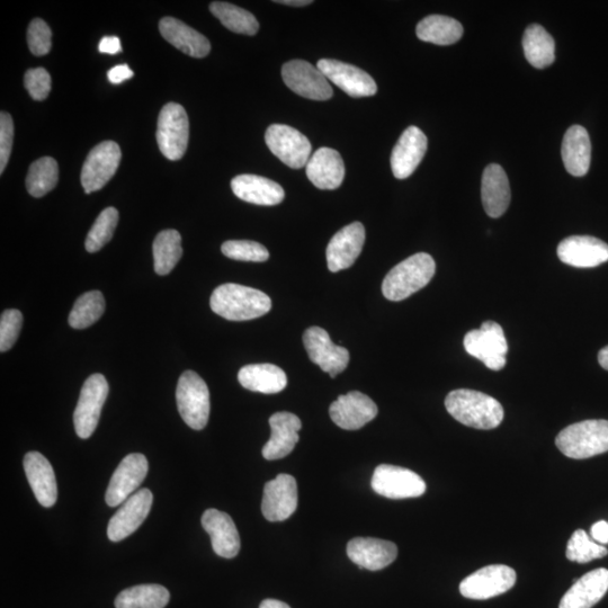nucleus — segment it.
<instances>
[{"instance_id":"1","label":"nucleus","mask_w":608,"mask_h":608,"mask_svg":"<svg viewBox=\"0 0 608 608\" xmlns=\"http://www.w3.org/2000/svg\"><path fill=\"white\" fill-rule=\"evenodd\" d=\"M446 410L459 423L476 429H494L502 424L505 413L495 398L475 390L459 389L447 395Z\"/></svg>"},{"instance_id":"2","label":"nucleus","mask_w":608,"mask_h":608,"mask_svg":"<svg viewBox=\"0 0 608 608\" xmlns=\"http://www.w3.org/2000/svg\"><path fill=\"white\" fill-rule=\"evenodd\" d=\"M210 306L222 318L247 321L268 314L272 309V300L262 291L227 283L213 291Z\"/></svg>"},{"instance_id":"3","label":"nucleus","mask_w":608,"mask_h":608,"mask_svg":"<svg viewBox=\"0 0 608 608\" xmlns=\"http://www.w3.org/2000/svg\"><path fill=\"white\" fill-rule=\"evenodd\" d=\"M436 264L431 255L418 253L401 262L386 276L382 284L384 297L402 301L425 288L435 275Z\"/></svg>"},{"instance_id":"4","label":"nucleus","mask_w":608,"mask_h":608,"mask_svg":"<svg viewBox=\"0 0 608 608\" xmlns=\"http://www.w3.org/2000/svg\"><path fill=\"white\" fill-rule=\"evenodd\" d=\"M556 445L570 459L584 460L608 452V420L593 419L570 425L559 433Z\"/></svg>"},{"instance_id":"5","label":"nucleus","mask_w":608,"mask_h":608,"mask_svg":"<svg viewBox=\"0 0 608 608\" xmlns=\"http://www.w3.org/2000/svg\"><path fill=\"white\" fill-rule=\"evenodd\" d=\"M178 411L195 431L207 426L210 417V391L207 383L194 371H186L178 380L176 390Z\"/></svg>"},{"instance_id":"6","label":"nucleus","mask_w":608,"mask_h":608,"mask_svg":"<svg viewBox=\"0 0 608 608\" xmlns=\"http://www.w3.org/2000/svg\"><path fill=\"white\" fill-rule=\"evenodd\" d=\"M190 122L184 107L168 103L159 114L157 142L162 154L169 160H180L189 146Z\"/></svg>"},{"instance_id":"7","label":"nucleus","mask_w":608,"mask_h":608,"mask_svg":"<svg viewBox=\"0 0 608 608\" xmlns=\"http://www.w3.org/2000/svg\"><path fill=\"white\" fill-rule=\"evenodd\" d=\"M464 348L490 370L505 368L508 345L502 326L495 321H486L480 329L471 330L464 337Z\"/></svg>"},{"instance_id":"8","label":"nucleus","mask_w":608,"mask_h":608,"mask_svg":"<svg viewBox=\"0 0 608 608\" xmlns=\"http://www.w3.org/2000/svg\"><path fill=\"white\" fill-rule=\"evenodd\" d=\"M109 390L102 374H93L84 383L74 414L76 433L83 440L94 434Z\"/></svg>"},{"instance_id":"9","label":"nucleus","mask_w":608,"mask_h":608,"mask_svg":"<svg viewBox=\"0 0 608 608\" xmlns=\"http://www.w3.org/2000/svg\"><path fill=\"white\" fill-rule=\"evenodd\" d=\"M266 145L283 164L293 169L307 166L312 147L303 133L285 124H273L265 134Z\"/></svg>"},{"instance_id":"10","label":"nucleus","mask_w":608,"mask_h":608,"mask_svg":"<svg viewBox=\"0 0 608 608\" xmlns=\"http://www.w3.org/2000/svg\"><path fill=\"white\" fill-rule=\"evenodd\" d=\"M282 78L292 92L312 101H328L333 88L321 71L308 61L292 60L282 68Z\"/></svg>"},{"instance_id":"11","label":"nucleus","mask_w":608,"mask_h":608,"mask_svg":"<svg viewBox=\"0 0 608 608\" xmlns=\"http://www.w3.org/2000/svg\"><path fill=\"white\" fill-rule=\"evenodd\" d=\"M118 143L104 141L89 152L82 171V185L87 194L97 192L112 180L121 163Z\"/></svg>"},{"instance_id":"12","label":"nucleus","mask_w":608,"mask_h":608,"mask_svg":"<svg viewBox=\"0 0 608 608\" xmlns=\"http://www.w3.org/2000/svg\"><path fill=\"white\" fill-rule=\"evenodd\" d=\"M516 571L505 565H493L481 568L464 579L460 593L469 599L485 601L508 592L516 584Z\"/></svg>"},{"instance_id":"13","label":"nucleus","mask_w":608,"mask_h":608,"mask_svg":"<svg viewBox=\"0 0 608 608\" xmlns=\"http://www.w3.org/2000/svg\"><path fill=\"white\" fill-rule=\"evenodd\" d=\"M371 484L375 493L390 499L417 498L426 491L425 481L416 472L390 464L375 469Z\"/></svg>"},{"instance_id":"14","label":"nucleus","mask_w":608,"mask_h":608,"mask_svg":"<svg viewBox=\"0 0 608 608\" xmlns=\"http://www.w3.org/2000/svg\"><path fill=\"white\" fill-rule=\"evenodd\" d=\"M303 344L311 362L328 373L330 378L335 379L336 375L345 371L350 363V352L342 346L335 345L323 328H308L303 335Z\"/></svg>"},{"instance_id":"15","label":"nucleus","mask_w":608,"mask_h":608,"mask_svg":"<svg viewBox=\"0 0 608 608\" xmlns=\"http://www.w3.org/2000/svg\"><path fill=\"white\" fill-rule=\"evenodd\" d=\"M148 470L149 464L145 455L133 453L125 456L107 487L106 504L110 507L122 505L146 479Z\"/></svg>"},{"instance_id":"16","label":"nucleus","mask_w":608,"mask_h":608,"mask_svg":"<svg viewBox=\"0 0 608 608\" xmlns=\"http://www.w3.org/2000/svg\"><path fill=\"white\" fill-rule=\"evenodd\" d=\"M154 502L149 489H141L125 500L107 526V536L112 542H120L136 532L145 522Z\"/></svg>"},{"instance_id":"17","label":"nucleus","mask_w":608,"mask_h":608,"mask_svg":"<svg viewBox=\"0 0 608 608\" xmlns=\"http://www.w3.org/2000/svg\"><path fill=\"white\" fill-rule=\"evenodd\" d=\"M378 406L360 391L339 396L329 408L330 418L346 431H357L378 416Z\"/></svg>"},{"instance_id":"18","label":"nucleus","mask_w":608,"mask_h":608,"mask_svg":"<svg viewBox=\"0 0 608 608\" xmlns=\"http://www.w3.org/2000/svg\"><path fill=\"white\" fill-rule=\"evenodd\" d=\"M298 507L297 481L290 475H279L264 487L262 512L267 521L288 520Z\"/></svg>"},{"instance_id":"19","label":"nucleus","mask_w":608,"mask_h":608,"mask_svg":"<svg viewBox=\"0 0 608 608\" xmlns=\"http://www.w3.org/2000/svg\"><path fill=\"white\" fill-rule=\"evenodd\" d=\"M317 68L337 87L352 97H369L377 94L378 86L364 70L333 59H321Z\"/></svg>"},{"instance_id":"20","label":"nucleus","mask_w":608,"mask_h":608,"mask_svg":"<svg viewBox=\"0 0 608 608\" xmlns=\"http://www.w3.org/2000/svg\"><path fill=\"white\" fill-rule=\"evenodd\" d=\"M365 243V228L361 222L339 230L327 247V263L330 272L347 270L362 253Z\"/></svg>"},{"instance_id":"21","label":"nucleus","mask_w":608,"mask_h":608,"mask_svg":"<svg viewBox=\"0 0 608 608\" xmlns=\"http://www.w3.org/2000/svg\"><path fill=\"white\" fill-rule=\"evenodd\" d=\"M428 141L424 132L417 127H409L401 134L397 145L392 150V173L398 180H406L413 175L423 162Z\"/></svg>"},{"instance_id":"22","label":"nucleus","mask_w":608,"mask_h":608,"mask_svg":"<svg viewBox=\"0 0 608 608\" xmlns=\"http://www.w3.org/2000/svg\"><path fill=\"white\" fill-rule=\"evenodd\" d=\"M562 263L578 268H592L608 262V245L590 236L563 239L557 249Z\"/></svg>"},{"instance_id":"23","label":"nucleus","mask_w":608,"mask_h":608,"mask_svg":"<svg viewBox=\"0 0 608 608\" xmlns=\"http://www.w3.org/2000/svg\"><path fill=\"white\" fill-rule=\"evenodd\" d=\"M202 526L210 535L213 551L221 558L232 559L240 551V536L232 518L218 509H208L202 516Z\"/></svg>"},{"instance_id":"24","label":"nucleus","mask_w":608,"mask_h":608,"mask_svg":"<svg viewBox=\"0 0 608 608\" xmlns=\"http://www.w3.org/2000/svg\"><path fill=\"white\" fill-rule=\"evenodd\" d=\"M347 556L361 569L378 571L397 559L395 543L373 538H355L347 544Z\"/></svg>"},{"instance_id":"25","label":"nucleus","mask_w":608,"mask_h":608,"mask_svg":"<svg viewBox=\"0 0 608 608\" xmlns=\"http://www.w3.org/2000/svg\"><path fill=\"white\" fill-rule=\"evenodd\" d=\"M271 438L263 447L266 460H280L288 456L299 442L301 420L291 413H276L270 418Z\"/></svg>"},{"instance_id":"26","label":"nucleus","mask_w":608,"mask_h":608,"mask_svg":"<svg viewBox=\"0 0 608 608\" xmlns=\"http://www.w3.org/2000/svg\"><path fill=\"white\" fill-rule=\"evenodd\" d=\"M24 470L38 502L47 508L55 505L58 498L57 480L46 456L29 452L24 456Z\"/></svg>"},{"instance_id":"27","label":"nucleus","mask_w":608,"mask_h":608,"mask_svg":"<svg viewBox=\"0 0 608 608\" xmlns=\"http://www.w3.org/2000/svg\"><path fill=\"white\" fill-rule=\"evenodd\" d=\"M306 173L309 181L318 189L336 190L344 181V160L338 151L320 148L309 159Z\"/></svg>"},{"instance_id":"28","label":"nucleus","mask_w":608,"mask_h":608,"mask_svg":"<svg viewBox=\"0 0 608 608\" xmlns=\"http://www.w3.org/2000/svg\"><path fill=\"white\" fill-rule=\"evenodd\" d=\"M608 590V570L599 568L575 580V584L563 595L559 608H592Z\"/></svg>"},{"instance_id":"29","label":"nucleus","mask_w":608,"mask_h":608,"mask_svg":"<svg viewBox=\"0 0 608 608\" xmlns=\"http://www.w3.org/2000/svg\"><path fill=\"white\" fill-rule=\"evenodd\" d=\"M481 198L489 217L500 218L511 204L512 192L508 177L496 164L486 167L481 183Z\"/></svg>"},{"instance_id":"30","label":"nucleus","mask_w":608,"mask_h":608,"mask_svg":"<svg viewBox=\"0 0 608 608\" xmlns=\"http://www.w3.org/2000/svg\"><path fill=\"white\" fill-rule=\"evenodd\" d=\"M231 189L240 200L265 207L280 204L285 198L280 184L257 175L236 176L231 182Z\"/></svg>"},{"instance_id":"31","label":"nucleus","mask_w":608,"mask_h":608,"mask_svg":"<svg viewBox=\"0 0 608 608\" xmlns=\"http://www.w3.org/2000/svg\"><path fill=\"white\" fill-rule=\"evenodd\" d=\"M163 38L192 58L207 57L211 51L210 41L198 31L174 17H165L159 23Z\"/></svg>"},{"instance_id":"32","label":"nucleus","mask_w":608,"mask_h":608,"mask_svg":"<svg viewBox=\"0 0 608 608\" xmlns=\"http://www.w3.org/2000/svg\"><path fill=\"white\" fill-rule=\"evenodd\" d=\"M561 155L569 174L583 177L588 173L592 160V142L585 128L572 125L563 138Z\"/></svg>"},{"instance_id":"33","label":"nucleus","mask_w":608,"mask_h":608,"mask_svg":"<svg viewBox=\"0 0 608 608\" xmlns=\"http://www.w3.org/2000/svg\"><path fill=\"white\" fill-rule=\"evenodd\" d=\"M238 380L245 389L274 395L288 386V377L279 366L273 364H250L238 373Z\"/></svg>"},{"instance_id":"34","label":"nucleus","mask_w":608,"mask_h":608,"mask_svg":"<svg viewBox=\"0 0 608 608\" xmlns=\"http://www.w3.org/2000/svg\"><path fill=\"white\" fill-rule=\"evenodd\" d=\"M523 49L526 60L536 69L547 68L556 60V42L539 24H532L526 29Z\"/></svg>"},{"instance_id":"35","label":"nucleus","mask_w":608,"mask_h":608,"mask_svg":"<svg viewBox=\"0 0 608 608\" xmlns=\"http://www.w3.org/2000/svg\"><path fill=\"white\" fill-rule=\"evenodd\" d=\"M416 34L418 39L424 42L451 46L462 38L463 26L452 17L431 15L418 23Z\"/></svg>"},{"instance_id":"36","label":"nucleus","mask_w":608,"mask_h":608,"mask_svg":"<svg viewBox=\"0 0 608 608\" xmlns=\"http://www.w3.org/2000/svg\"><path fill=\"white\" fill-rule=\"evenodd\" d=\"M168 590L160 585H139L123 590L115 599L116 608H165Z\"/></svg>"},{"instance_id":"37","label":"nucleus","mask_w":608,"mask_h":608,"mask_svg":"<svg viewBox=\"0 0 608 608\" xmlns=\"http://www.w3.org/2000/svg\"><path fill=\"white\" fill-rule=\"evenodd\" d=\"M152 252L155 272L162 276L171 273L183 255L180 232L172 229L160 232L154 241Z\"/></svg>"},{"instance_id":"38","label":"nucleus","mask_w":608,"mask_h":608,"mask_svg":"<svg viewBox=\"0 0 608 608\" xmlns=\"http://www.w3.org/2000/svg\"><path fill=\"white\" fill-rule=\"evenodd\" d=\"M210 11L231 32L255 35L259 30L256 17L234 4L214 2L210 5Z\"/></svg>"},{"instance_id":"39","label":"nucleus","mask_w":608,"mask_h":608,"mask_svg":"<svg viewBox=\"0 0 608 608\" xmlns=\"http://www.w3.org/2000/svg\"><path fill=\"white\" fill-rule=\"evenodd\" d=\"M59 167L55 159L43 157L34 162L26 177V189L34 198H42L57 186Z\"/></svg>"},{"instance_id":"40","label":"nucleus","mask_w":608,"mask_h":608,"mask_svg":"<svg viewBox=\"0 0 608 608\" xmlns=\"http://www.w3.org/2000/svg\"><path fill=\"white\" fill-rule=\"evenodd\" d=\"M105 311V299L100 291L87 292L80 297L69 315V325L74 329L91 327Z\"/></svg>"},{"instance_id":"41","label":"nucleus","mask_w":608,"mask_h":608,"mask_svg":"<svg viewBox=\"0 0 608 608\" xmlns=\"http://www.w3.org/2000/svg\"><path fill=\"white\" fill-rule=\"evenodd\" d=\"M119 222V212L115 208L105 209L89 230L85 247L88 253H97L112 239Z\"/></svg>"},{"instance_id":"42","label":"nucleus","mask_w":608,"mask_h":608,"mask_svg":"<svg viewBox=\"0 0 608 608\" xmlns=\"http://www.w3.org/2000/svg\"><path fill=\"white\" fill-rule=\"evenodd\" d=\"M608 550L602 544L590 540L584 530H577L572 534L568 545L566 556L568 560L577 563H588L595 559L606 557Z\"/></svg>"},{"instance_id":"43","label":"nucleus","mask_w":608,"mask_h":608,"mask_svg":"<svg viewBox=\"0 0 608 608\" xmlns=\"http://www.w3.org/2000/svg\"><path fill=\"white\" fill-rule=\"evenodd\" d=\"M223 255L241 262H266L270 253L266 247L250 240H229L221 247Z\"/></svg>"},{"instance_id":"44","label":"nucleus","mask_w":608,"mask_h":608,"mask_svg":"<svg viewBox=\"0 0 608 608\" xmlns=\"http://www.w3.org/2000/svg\"><path fill=\"white\" fill-rule=\"evenodd\" d=\"M23 326V315L19 310H6L0 318V351H10L19 338Z\"/></svg>"},{"instance_id":"45","label":"nucleus","mask_w":608,"mask_h":608,"mask_svg":"<svg viewBox=\"0 0 608 608\" xmlns=\"http://www.w3.org/2000/svg\"><path fill=\"white\" fill-rule=\"evenodd\" d=\"M52 32L46 22L35 19L30 23L28 30L29 48L34 56H46L51 50Z\"/></svg>"},{"instance_id":"46","label":"nucleus","mask_w":608,"mask_h":608,"mask_svg":"<svg viewBox=\"0 0 608 608\" xmlns=\"http://www.w3.org/2000/svg\"><path fill=\"white\" fill-rule=\"evenodd\" d=\"M24 85L34 101H44L51 92V76L44 68L30 69L26 71Z\"/></svg>"},{"instance_id":"47","label":"nucleus","mask_w":608,"mask_h":608,"mask_svg":"<svg viewBox=\"0 0 608 608\" xmlns=\"http://www.w3.org/2000/svg\"><path fill=\"white\" fill-rule=\"evenodd\" d=\"M14 140V122L6 112L0 114V173H4L10 162Z\"/></svg>"},{"instance_id":"48","label":"nucleus","mask_w":608,"mask_h":608,"mask_svg":"<svg viewBox=\"0 0 608 608\" xmlns=\"http://www.w3.org/2000/svg\"><path fill=\"white\" fill-rule=\"evenodd\" d=\"M107 77L114 85H119L133 77V71L129 68L128 65H120L112 68L109 73H107Z\"/></svg>"},{"instance_id":"49","label":"nucleus","mask_w":608,"mask_h":608,"mask_svg":"<svg viewBox=\"0 0 608 608\" xmlns=\"http://www.w3.org/2000/svg\"><path fill=\"white\" fill-rule=\"evenodd\" d=\"M121 42L118 37H105L101 40L98 50L106 55H116L121 52Z\"/></svg>"},{"instance_id":"50","label":"nucleus","mask_w":608,"mask_h":608,"mask_svg":"<svg viewBox=\"0 0 608 608\" xmlns=\"http://www.w3.org/2000/svg\"><path fill=\"white\" fill-rule=\"evenodd\" d=\"M590 535L598 544H608V523L606 521H599L592 526Z\"/></svg>"},{"instance_id":"51","label":"nucleus","mask_w":608,"mask_h":608,"mask_svg":"<svg viewBox=\"0 0 608 608\" xmlns=\"http://www.w3.org/2000/svg\"><path fill=\"white\" fill-rule=\"evenodd\" d=\"M259 608H291L288 604H285L281 601H276V599H265L262 602Z\"/></svg>"},{"instance_id":"52","label":"nucleus","mask_w":608,"mask_h":608,"mask_svg":"<svg viewBox=\"0 0 608 608\" xmlns=\"http://www.w3.org/2000/svg\"><path fill=\"white\" fill-rule=\"evenodd\" d=\"M286 6L303 7L312 4L311 0H283V2H275Z\"/></svg>"},{"instance_id":"53","label":"nucleus","mask_w":608,"mask_h":608,"mask_svg":"<svg viewBox=\"0 0 608 608\" xmlns=\"http://www.w3.org/2000/svg\"><path fill=\"white\" fill-rule=\"evenodd\" d=\"M598 362L604 370L608 371V346L598 353Z\"/></svg>"}]
</instances>
